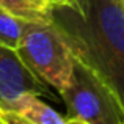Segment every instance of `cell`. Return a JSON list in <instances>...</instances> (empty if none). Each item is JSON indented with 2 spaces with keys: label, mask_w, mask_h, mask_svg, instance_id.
<instances>
[{
  "label": "cell",
  "mask_w": 124,
  "mask_h": 124,
  "mask_svg": "<svg viewBox=\"0 0 124 124\" xmlns=\"http://www.w3.org/2000/svg\"><path fill=\"white\" fill-rule=\"evenodd\" d=\"M0 9L25 21H52L54 13L47 0H0Z\"/></svg>",
  "instance_id": "cell-6"
},
{
  "label": "cell",
  "mask_w": 124,
  "mask_h": 124,
  "mask_svg": "<svg viewBox=\"0 0 124 124\" xmlns=\"http://www.w3.org/2000/svg\"><path fill=\"white\" fill-rule=\"evenodd\" d=\"M60 96L68 110V124H124V110L116 94L76 57L69 82Z\"/></svg>",
  "instance_id": "cell-3"
},
{
  "label": "cell",
  "mask_w": 124,
  "mask_h": 124,
  "mask_svg": "<svg viewBox=\"0 0 124 124\" xmlns=\"http://www.w3.org/2000/svg\"><path fill=\"white\" fill-rule=\"evenodd\" d=\"M52 6H68V0H47Z\"/></svg>",
  "instance_id": "cell-9"
},
{
  "label": "cell",
  "mask_w": 124,
  "mask_h": 124,
  "mask_svg": "<svg viewBox=\"0 0 124 124\" xmlns=\"http://www.w3.org/2000/svg\"><path fill=\"white\" fill-rule=\"evenodd\" d=\"M52 19L72 55L108 85L124 110V0H86L82 14L54 6Z\"/></svg>",
  "instance_id": "cell-1"
},
{
  "label": "cell",
  "mask_w": 124,
  "mask_h": 124,
  "mask_svg": "<svg viewBox=\"0 0 124 124\" xmlns=\"http://www.w3.org/2000/svg\"><path fill=\"white\" fill-rule=\"evenodd\" d=\"M44 82L21 60L17 50L0 44V112H17L28 94H44Z\"/></svg>",
  "instance_id": "cell-4"
},
{
  "label": "cell",
  "mask_w": 124,
  "mask_h": 124,
  "mask_svg": "<svg viewBox=\"0 0 124 124\" xmlns=\"http://www.w3.org/2000/svg\"><path fill=\"white\" fill-rule=\"evenodd\" d=\"M0 124H2V123H0Z\"/></svg>",
  "instance_id": "cell-10"
},
{
  "label": "cell",
  "mask_w": 124,
  "mask_h": 124,
  "mask_svg": "<svg viewBox=\"0 0 124 124\" xmlns=\"http://www.w3.org/2000/svg\"><path fill=\"white\" fill-rule=\"evenodd\" d=\"M17 113L25 124H68L66 116H61L55 108L44 104L36 94H28L21 102Z\"/></svg>",
  "instance_id": "cell-5"
},
{
  "label": "cell",
  "mask_w": 124,
  "mask_h": 124,
  "mask_svg": "<svg viewBox=\"0 0 124 124\" xmlns=\"http://www.w3.org/2000/svg\"><path fill=\"white\" fill-rule=\"evenodd\" d=\"M21 60L60 93L69 82L74 55L55 21H27L17 46Z\"/></svg>",
  "instance_id": "cell-2"
},
{
  "label": "cell",
  "mask_w": 124,
  "mask_h": 124,
  "mask_svg": "<svg viewBox=\"0 0 124 124\" xmlns=\"http://www.w3.org/2000/svg\"><path fill=\"white\" fill-rule=\"evenodd\" d=\"M85 5H86V0H68V6L72 8L76 13L82 14L83 9H85Z\"/></svg>",
  "instance_id": "cell-8"
},
{
  "label": "cell",
  "mask_w": 124,
  "mask_h": 124,
  "mask_svg": "<svg viewBox=\"0 0 124 124\" xmlns=\"http://www.w3.org/2000/svg\"><path fill=\"white\" fill-rule=\"evenodd\" d=\"M25 22H27L25 19L0 9V44L8 46L11 49H17Z\"/></svg>",
  "instance_id": "cell-7"
}]
</instances>
